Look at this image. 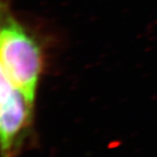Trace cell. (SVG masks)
I'll list each match as a JSON object with an SVG mask.
<instances>
[{"label": "cell", "instance_id": "obj_3", "mask_svg": "<svg viewBox=\"0 0 157 157\" xmlns=\"http://www.w3.org/2000/svg\"><path fill=\"white\" fill-rule=\"evenodd\" d=\"M17 89L18 88L10 80L2 63H0V104L8 99Z\"/></svg>", "mask_w": 157, "mask_h": 157}, {"label": "cell", "instance_id": "obj_1", "mask_svg": "<svg viewBox=\"0 0 157 157\" xmlns=\"http://www.w3.org/2000/svg\"><path fill=\"white\" fill-rule=\"evenodd\" d=\"M0 63L14 85L34 102L44 55L40 42L10 14L7 6L0 24Z\"/></svg>", "mask_w": 157, "mask_h": 157}, {"label": "cell", "instance_id": "obj_2", "mask_svg": "<svg viewBox=\"0 0 157 157\" xmlns=\"http://www.w3.org/2000/svg\"><path fill=\"white\" fill-rule=\"evenodd\" d=\"M33 102L19 89L0 104V152L13 157L32 117Z\"/></svg>", "mask_w": 157, "mask_h": 157}, {"label": "cell", "instance_id": "obj_4", "mask_svg": "<svg viewBox=\"0 0 157 157\" xmlns=\"http://www.w3.org/2000/svg\"><path fill=\"white\" fill-rule=\"evenodd\" d=\"M8 5L4 2V1H0V24H1V17H2V13L4 12V10L6 9Z\"/></svg>", "mask_w": 157, "mask_h": 157}]
</instances>
